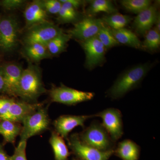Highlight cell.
Instances as JSON below:
<instances>
[{
	"label": "cell",
	"mask_w": 160,
	"mask_h": 160,
	"mask_svg": "<svg viewBox=\"0 0 160 160\" xmlns=\"http://www.w3.org/2000/svg\"><path fill=\"white\" fill-rule=\"evenodd\" d=\"M82 142L101 151L114 150L116 143L112 140L102 123L93 121L88 127H85L78 134Z\"/></svg>",
	"instance_id": "3957f363"
},
{
	"label": "cell",
	"mask_w": 160,
	"mask_h": 160,
	"mask_svg": "<svg viewBox=\"0 0 160 160\" xmlns=\"http://www.w3.org/2000/svg\"><path fill=\"white\" fill-rule=\"evenodd\" d=\"M15 99L8 98H0V116L6 114Z\"/></svg>",
	"instance_id": "1f68e13d"
},
{
	"label": "cell",
	"mask_w": 160,
	"mask_h": 160,
	"mask_svg": "<svg viewBox=\"0 0 160 160\" xmlns=\"http://www.w3.org/2000/svg\"><path fill=\"white\" fill-rule=\"evenodd\" d=\"M0 4H1V3H0Z\"/></svg>",
	"instance_id": "8d00e7d4"
},
{
	"label": "cell",
	"mask_w": 160,
	"mask_h": 160,
	"mask_svg": "<svg viewBox=\"0 0 160 160\" xmlns=\"http://www.w3.org/2000/svg\"><path fill=\"white\" fill-rule=\"evenodd\" d=\"M112 29L115 38L119 44H123L136 49H142V43L137 36L131 30L123 28L117 30Z\"/></svg>",
	"instance_id": "ffe728a7"
},
{
	"label": "cell",
	"mask_w": 160,
	"mask_h": 160,
	"mask_svg": "<svg viewBox=\"0 0 160 160\" xmlns=\"http://www.w3.org/2000/svg\"><path fill=\"white\" fill-rule=\"evenodd\" d=\"M60 1L62 3V6L58 14V21L62 23L73 22L77 21L79 14L77 9L65 0Z\"/></svg>",
	"instance_id": "603a6c76"
},
{
	"label": "cell",
	"mask_w": 160,
	"mask_h": 160,
	"mask_svg": "<svg viewBox=\"0 0 160 160\" xmlns=\"http://www.w3.org/2000/svg\"><path fill=\"white\" fill-rule=\"evenodd\" d=\"M96 36L106 49L118 46L120 44L115 38L112 29L103 22Z\"/></svg>",
	"instance_id": "d4e9b609"
},
{
	"label": "cell",
	"mask_w": 160,
	"mask_h": 160,
	"mask_svg": "<svg viewBox=\"0 0 160 160\" xmlns=\"http://www.w3.org/2000/svg\"><path fill=\"white\" fill-rule=\"evenodd\" d=\"M82 46L86 52V65L87 68L92 69L103 62L106 48L97 37L82 42Z\"/></svg>",
	"instance_id": "4fadbf2b"
},
{
	"label": "cell",
	"mask_w": 160,
	"mask_h": 160,
	"mask_svg": "<svg viewBox=\"0 0 160 160\" xmlns=\"http://www.w3.org/2000/svg\"><path fill=\"white\" fill-rule=\"evenodd\" d=\"M22 52L23 55L29 60V62L32 63L38 62L52 58L46 46L36 43L25 45Z\"/></svg>",
	"instance_id": "ac0fdd59"
},
{
	"label": "cell",
	"mask_w": 160,
	"mask_h": 160,
	"mask_svg": "<svg viewBox=\"0 0 160 160\" xmlns=\"http://www.w3.org/2000/svg\"><path fill=\"white\" fill-rule=\"evenodd\" d=\"M141 148L132 140L125 139L118 143L114 150L115 155L122 160H138Z\"/></svg>",
	"instance_id": "e0dca14e"
},
{
	"label": "cell",
	"mask_w": 160,
	"mask_h": 160,
	"mask_svg": "<svg viewBox=\"0 0 160 160\" xmlns=\"http://www.w3.org/2000/svg\"><path fill=\"white\" fill-rule=\"evenodd\" d=\"M49 95L52 102L69 106L91 100L95 95L93 92L80 91L62 84L58 87H52Z\"/></svg>",
	"instance_id": "8992f818"
},
{
	"label": "cell",
	"mask_w": 160,
	"mask_h": 160,
	"mask_svg": "<svg viewBox=\"0 0 160 160\" xmlns=\"http://www.w3.org/2000/svg\"><path fill=\"white\" fill-rule=\"evenodd\" d=\"M150 68L148 64L138 65L127 70L118 78L107 92L112 99L120 98L137 87Z\"/></svg>",
	"instance_id": "7a4b0ae2"
},
{
	"label": "cell",
	"mask_w": 160,
	"mask_h": 160,
	"mask_svg": "<svg viewBox=\"0 0 160 160\" xmlns=\"http://www.w3.org/2000/svg\"><path fill=\"white\" fill-rule=\"evenodd\" d=\"M42 2L48 14H58L62 6V3L58 0H44Z\"/></svg>",
	"instance_id": "f1b7e54d"
},
{
	"label": "cell",
	"mask_w": 160,
	"mask_h": 160,
	"mask_svg": "<svg viewBox=\"0 0 160 160\" xmlns=\"http://www.w3.org/2000/svg\"><path fill=\"white\" fill-rule=\"evenodd\" d=\"M19 26L15 17H6L0 19V49L4 52L15 49L18 42Z\"/></svg>",
	"instance_id": "ba28073f"
},
{
	"label": "cell",
	"mask_w": 160,
	"mask_h": 160,
	"mask_svg": "<svg viewBox=\"0 0 160 160\" xmlns=\"http://www.w3.org/2000/svg\"><path fill=\"white\" fill-rule=\"evenodd\" d=\"M72 152L79 160H109L114 150L102 152L85 145L79 138L78 133L70 135L67 139Z\"/></svg>",
	"instance_id": "52a82bcc"
},
{
	"label": "cell",
	"mask_w": 160,
	"mask_h": 160,
	"mask_svg": "<svg viewBox=\"0 0 160 160\" xmlns=\"http://www.w3.org/2000/svg\"><path fill=\"white\" fill-rule=\"evenodd\" d=\"M132 20L129 16L116 13L104 17L102 21L108 26H110L112 29L117 30L125 28Z\"/></svg>",
	"instance_id": "cb8c5ba5"
},
{
	"label": "cell",
	"mask_w": 160,
	"mask_h": 160,
	"mask_svg": "<svg viewBox=\"0 0 160 160\" xmlns=\"http://www.w3.org/2000/svg\"><path fill=\"white\" fill-rule=\"evenodd\" d=\"M20 133V141H27L29 138L37 135L49 129L50 120L48 107H40L23 120Z\"/></svg>",
	"instance_id": "277c9868"
},
{
	"label": "cell",
	"mask_w": 160,
	"mask_h": 160,
	"mask_svg": "<svg viewBox=\"0 0 160 160\" xmlns=\"http://www.w3.org/2000/svg\"><path fill=\"white\" fill-rule=\"evenodd\" d=\"M46 92L40 67L29 62L27 68L23 69L18 88L17 97L28 102L37 103L38 98Z\"/></svg>",
	"instance_id": "6da1fadb"
},
{
	"label": "cell",
	"mask_w": 160,
	"mask_h": 160,
	"mask_svg": "<svg viewBox=\"0 0 160 160\" xmlns=\"http://www.w3.org/2000/svg\"><path fill=\"white\" fill-rule=\"evenodd\" d=\"M22 129V126L18 123L8 120H0V134L2 136L4 143L14 144Z\"/></svg>",
	"instance_id": "44dd1931"
},
{
	"label": "cell",
	"mask_w": 160,
	"mask_h": 160,
	"mask_svg": "<svg viewBox=\"0 0 160 160\" xmlns=\"http://www.w3.org/2000/svg\"><path fill=\"white\" fill-rule=\"evenodd\" d=\"M0 160H11V157L7 154L3 146L0 143Z\"/></svg>",
	"instance_id": "d6a6232c"
},
{
	"label": "cell",
	"mask_w": 160,
	"mask_h": 160,
	"mask_svg": "<svg viewBox=\"0 0 160 160\" xmlns=\"http://www.w3.org/2000/svg\"><path fill=\"white\" fill-rule=\"evenodd\" d=\"M157 9L154 6L148 8L138 14L133 22V27L140 35L146 34L155 24L158 17Z\"/></svg>",
	"instance_id": "2e32d148"
},
{
	"label": "cell",
	"mask_w": 160,
	"mask_h": 160,
	"mask_svg": "<svg viewBox=\"0 0 160 160\" xmlns=\"http://www.w3.org/2000/svg\"><path fill=\"white\" fill-rule=\"evenodd\" d=\"M88 10L89 13L93 15L102 12L111 14L117 12V9L111 1L108 0H94L92 1Z\"/></svg>",
	"instance_id": "484cf974"
},
{
	"label": "cell",
	"mask_w": 160,
	"mask_h": 160,
	"mask_svg": "<svg viewBox=\"0 0 160 160\" xmlns=\"http://www.w3.org/2000/svg\"><path fill=\"white\" fill-rule=\"evenodd\" d=\"M160 45V34L159 32L155 28L151 29L147 32L146 37L142 44L143 47L150 51H154L158 49Z\"/></svg>",
	"instance_id": "83f0119b"
},
{
	"label": "cell",
	"mask_w": 160,
	"mask_h": 160,
	"mask_svg": "<svg viewBox=\"0 0 160 160\" xmlns=\"http://www.w3.org/2000/svg\"><path fill=\"white\" fill-rule=\"evenodd\" d=\"M27 29L32 26L49 21L42 1L35 0L29 3L24 12Z\"/></svg>",
	"instance_id": "9a60e30c"
},
{
	"label": "cell",
	"mask_w": 160,
	"mask_h": 160,
	"mask_svg": "<svg viewBox=\"0 0 160 160\" xmlns=\"http://www.w3.org/2000/svg\"><path fill=\"white\" fill-rule=\"evenodd\" d=\"M23 69L19 64L12 62L5 64L0 68L5 81L6 94L17 97L18 88Z\"/></svg>",
	"instance_id": "5bb4252c"
},
{
	"label": "cell",
	"mask_w": 160,
	"mask_h": 160,
	"mask_svg": "<svg viewBox=\"0 0 160 160\" xmlns=\"http://www.w3.org/2000/svg\"><path fill=\"white\" fill-rule=\"evenodd\" d=\"M26 3L23 0H4L1 2L4 9L8 10H15L21 8Z\"/></svg>",
	"instance_id": "4dcf8cb0"
},
{
	"label": "cell",
	"mask_w": 160,
	"mask_h": 160,
	"mask_svg": "<svg viewBox=\"0 0 160 160\" xmlns=\"http://www.w3.org/2000/svg\"><path fill=\"white\" fill-rule=\"evenodd\" d=\"M121 3L126 10L137 14L151 6V1L149 0H123Z\"/></svg>",
	"instance_id": "4316f807"
},
{
	"label": "cell",
	"mask_w": 160,
	"mask_h": 160,
	"mask_svg": "<svg viewBox=\"0 0 160 160\" xmlns=\"http://www.w3.org/2000/svg\"><path fill=\"white\" fill-rule=\"evenodd\" d=\"M93 117L94 114L79 116L63 115L53 122L54 131L63 139L67 140L69 133L74 128L78 126L85 128V122L86 120Z\"/></svg>",
	"instance_id": "8fae6325"
},
{
	"label": "cell",
	"mask_w": 160,
	"mask_h": 160,
	"mask_svg": "<svg viewBox=\"0 0 160 160\" xmlns=\"http://www.w3.org/2000/svg\"><path fill=\"white\" fill-rule=\"evenodd\" d=\"M6 91V85H5V81L2 72L0 70V93L4 92Z\"/></svg>",
	"instance_id": "e575fe53"
},
{
	"label": "cell",
	"mask_w": 160,
	"mask_h": 160,
	"mask_svg": "<svg viewBox=\"0 0 160 160\" xmlns=\"http://www.w3.org/2000/svg\"><path fill=\"white\" fill-rule=\"evenodd\" d=\"M27 141H20L17 147L15 149L14 153L10 156L11 160H27L26 148Z\"/></svg>",
	"instance_id": "f546056e"
},
{
	"label": "cell",
	"mask_w": 160,
	"mask_h": 160,
	"mask_svg": "<svg viewBox=\"0 0 160 160\" xmlns=\"http://www.w3.org/2000/svg\"><path fill=\"white\" fill-rule=\"evenodd\" d=\"M94 116V117H98L102 119V124L113 142L116 143L122 138L124 133L123 123L122 115L119 109L108 108Z\"/></svg>",
	"instance_id": "9c48e42d"
},
{
	"label": "cell",
	"mask_w": 160,
	"mask_h": 160,
	"mask_svg": "<svg viewBox=\"0 0 160 160\" xmlns=\"http://www.w3.org/2000/svg\"><path fill=\"white\" fill-rule=\"evenodd\" d=\"M49 142L53 150L55 160H68L71 153L61 136L55 131L52 132Z\"/></svg>",
	"instance_id": "d6986e66"
},
{
	"label": "cell",
	"mask_w": 160,
	"mask_h": 160,
	"mask_svg": "<svg viewBox=\"0 0 160 160\" xmlns=\"http://www.w3.org/2000/svg\"><path fill=\"white\" fill-rule=\"evenodd\" d=\"M71 38L70 34L63 32L52 39L46 46L50 55L52 57L58 55L66 51L68 42Z\"/></svg>",
	"instance_id": "7402d4cb"
},
{
	"label": "cell",
	"mask_w": 160,
	"mask_h": 160,
	"mask_svg": "<svg viewBox=\"0 0 160 160\" xmlns=\"http://www.w3.org/2000/svg\"><path fill=\"white\" fill-rule=\"evenodd\" d=\"M72 160H78V159L76 158H72Z\"/></svg>",
	"instance_id": "d590c367"
},
{
	"label": "cell",
	"mask_w": 160,
	"mask_h": 160,
	"mask_svg": "<svg viewBox=\"0 0 160 160\" xmlns=\"http://www.w3.org/2000/svg\"><path fill=\"white\" fill-rule=\"evenodd\" d=\"M63 32L54 23L48 21L27 29L23 37V42L25 45L36 43L46 46L50 41Z\"/></svg>",
	"instance_id": "5b68a950"
},
{
	"label": "cell",
	"mask_w": 160,
	"mask_h": 160,
	"mask_svg": "<svg viewBox=\"0 0 160 160\" xmlns=\"http://www.w3.org/2000/svg\"><path fill=\"white\" fill-rule=\"evenodd\" d=\"M102 23V20L99 19L84 18L75 24L74 27L68 31V33L71 38L83 42L96 36Z\"/></svg>",
	"instance_id": "30bf717a"
},
{
	"label": "cell",
	"mask_w": 160,
	"mask_h": 160,
	"mask_svg": "<svg viewBox=\"0 0 160 160\" xmlns=\"http://www.w3.org/2000/svg\"><path fill=\"white\" fill-rule=\"evenodd\" d=\"M42 106V103L15 100L6 114L0 116V120H8L18 123L22 122L25 118Z\"/></svg>",
	"instance_id": "7c38bea8"
},
{
	"label": "cell",
	"mask_w": 160,
	"mask_h": 160,
	"mask_svg": "<svg viewBox=\"0 0 160 160\" xmlns=\"http://www.w3.org/2000/svg\"><path fill=\"white\" fill-rule=\"evenodd\" d=\"M65 1L67 2L70 3L72 6H73L76 9L79 8L80 6H82L83 3V2L79 1V0H65Z\"/></svg>",
	"instance_id": "836d02e7"
}]
</instances>
